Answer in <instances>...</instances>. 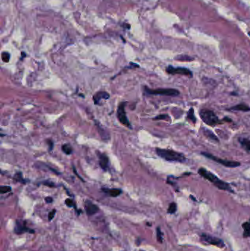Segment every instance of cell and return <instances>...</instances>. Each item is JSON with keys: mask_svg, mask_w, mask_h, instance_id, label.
<instances>
[{"mask_svg": "<svg viewBox=\"0 0 250 251\" xmlns=\"http://www.w3.org/2000/svg\"><path fill=\"white\" fill-rule=\"evenodd\" d=\"M198 173L202 176V177L205 178L206 179H207L208 181H211V183L213 184V185H215L217 188L220 189H222V190L225 191H229L230 192H233V189L230 187V186L229 185V184H227V182H224L223 181L218 179V178L216 176L210 171H208L206 169L201 167V168L199 169Z\"/></svg>", "mask_w": 250, "mask_h": 251, "instance_id": "1", "label": "cell"}, {"mask_svg": "<svg viewBox=\"0 0 250 251\" xmlns=\"http://www.w3.org/2000/svg\"><path fill=\"white\" fill-rule=\"evenodd\" d=\"M155 152H156L158 156L167 161L178 162H186V157L183 156V154L175 151L168 150V149L156 148Z\"/></svg>", "mask_w": 250, "mask_h": 251, "instance_id": "2", "label": "cell"}, {"mask_svg": "<svg viewBox=\"0 0 250 251\" xmlns=\"http://www.w3.org/2000/svg\"><path fill=\"white\" fill-rule=\"evenodd\" d=\"M200 116L206 124L211 125V126L216 125L221 123V121L218 118L216 115L210 110L203 109V110H200Z\"/></svg>", "mask_w": 250, "mask_h": 251, "instance_id": "3", "label": "cell"}, {"mask_svg": "<svg viewBox=\"0 0 250 251\" xmlns=\"http://www.w3.org/2000/svg\"><path fill=\"white\" fill-rule=\"evenodd\" d=\"M145 92L150 95H163L167 96H178L180 92L178 90L173 88H158V89H150L145 87Z\"/></svg>", "mask_w": 250, "mask_h": 251, "instance_id": "4", "label": "cell"}, {"mask_svg": "<svg viewBox=\"0 0 250 251\" xmlns=\"http://www.w3.org/2000/svg\"><path fill=\"white\" fill-rule=\"evenodd\" d=\"M202 155L208 158V159H212L214 162H217V163L221 164L223 166H225L227 167H236L240 166L241 164L239 162H236V161H230V160H226V159H220V158L216 157L214 155H212L211 153H207V152H202Z\"/></svg>", "mask_w": 250, "mask_h": 251, "instance_id": "5", "label": "cell"}, {"mask_svg": "<svg viewBox=\"0 0 250 251\" xmlns=\"http://www.w3.org/2000/svg\"><path fill=\"white\" fill-rule=\"evenodd\" d=\"M125 104H126V102H122L119 104L117 108V116L120 122L122 124L125 125L128 128H132L131 123H130L129 120H128V118L126 116V113H125Z\"/></svg>", "mask_w": 250, "mask_h": 251, "instance_id": "6", "label": "cell"}, {"mask_svg": "<svg viewBox=\"0 0 250 251\" xmlns=\"http://www.w3.org/2000/svg\"><path fill=\"white\" fill-rule=\"evenodd\" d=\"M14 232L16 234H24V233L29 232V233H35V231L33 230H31L30 228H28L27 226V222L25 220L23 219H17L16 221V225L14 227Z\"/></svg>", "mask_w": 250, "mask_h": 251, "instance_id": "7", "label": "cell"}, {"mask_svg": "<svg viewBox=\"0 0 250 251\" xmlns=\"http://www.w3.org/2000/svg\"><path fill=\"white\" fill-rule=\"evenodd\" d=\"M166 71H167L168 74H173V75H175V74H181V75L187 76V77H192L193 76L192 72H191L189 69L186 68H183V67L175 68V67L172 66V65H170V66H168L167 68Z\"/></svg>", "mask_w": 250, "mask_h": 251, "instance_id": "8", "label": "cell"}, {"mask_svg": "<svg viewBox=\"0 0 250 251\" xmlns=\"http://www.w3.org/2000/svg\"><path fill=\"white\" fill-rule=\"evenodd\" d=\"M201 240L203 242H206L208 243L210 245H213L218 246V247H223L224 246V242L221 240L216 237H211V236L207 235L206 234H201Z\"/></svg>", "mask_w": 250, "mask_h": 251, "instance_id": "9", "label": "cell"}, {"mask_svg": "<svg viewBox=\"0 0 250 251\" xmlns=\"http://www.w3.org/2000/svg\"><path fill=\"white\" fill-rule=\"evenodd\" d=\"M85 209L88 216H92L99 212V208L97 205L92 204L90 201H86L85 203Z\"/></svg>", "mask_w": 250, "mask_h": 251, "instance_id": "10", "label": "cell"}, {"mask_svg": "<svg viewBox=\"0 0 250 251\" xmlns=\"http://www.w3.org/2000/svg\"><path fill=\"white\" fill-rule=\"evenodd\" d=\"M109 94L106 91H99L93 95V101L95 104H99L101 99H109Z\"/></svg>", "mask_w": 250, "mask_h": 251, "instance_id": "11", "label": "cell"}, {"mask_svg": "<svg viewBox=\"0 0 250 251\" xmlns=\"http://www.w3.org/2000/svg\"><path fill=\"white\" fill-rule=\"evenodd\" d=\"M98 157H99V164L100 166L104 170H107L109 167V158L106 154L101 153H98Z\"/></svg>", "mask_w": 250, "mask_h": 251, "instance_id": "12", "label": "cell"}, {"mask_svg": "<svg viewBox=\"0 0 250 251\" xmlns=\"http://www.w3.org/2000/svg\"><path fill=\"white\" fill-rule=\"evenodd\" d=\"M102 190L107 193L109 196L113 197V198H116L122 194V190L120 189H102Z\"/></svg>", "mask_w": 250, "mask_h": 251, "instance_id": "13", "label": "cell"}, {"mask_svg": "<svg viewBox=\"0 0 250 251\" xmlns=\"http://www.w3.org/2000/svg\"><path fill=\"white\" fill-rule=\"evenodd\" d=\"M230 110H235V111H243L248 112L250 111V107L245 104H239L234 107H230Z\"/></svg>", "mask_w": 250, "mask_h": 251, "instance_id": "14", "label": "cell"}, {"mask_svg": "<svg viewBox=\"0 0 250 251\" xmlns=\"http://www.w3.org/2000/svg\"><path fill=\"white\" fill-rule=\"evenodd\" d=\"M239 142H240L241 145L242 147L244 148L245 150L250 151V140L247 138H241L239 139Z\"/></svg>", "mask_w": 250, "mask_h": 251, "instance_id": "15", "label": "cell"}, {"mask_svg": "<svg viewBox=\"0 0 250 251\" xmlns=\"http://www.w3.org/2000/svg\"><path fill=\"white\" fill-rule=\"evenodd\" d=\"M203 130H204V131H203V134H204V135L206 136V137H207L208 138L211 139V140H215V141L218 142V139L217 138L216 136L211 131H210V130L206 129V128H204Z\"/></svg>", "mask_w": 250, "mask_h": 251, "instance_id": "16", "label": "cell"}, {"mask_svg": "<svg viewBox=\"0 0 250 251\" xmlns=\"http://www.w3.org/2000/svg\"><path fill=\"white\" fill-rule=\"evenodd\" d=\"M242 226H243L244 230L243 234L244 237V238L249 237H250V222H245V223H244L243 225H242Z\"/></svg>", "mask_w": 250, "mask_h": 251, "instance_id": "17", "label": "cell"}, {"mask_svg": "<svg viewBox=\"0 0 250 251\" xmlns=\"http://www.w3.org/2000/svg\"><path fill=\"white\" fill-rule=\"evenodd\" d=\"M62 150L67 155H70L73 153V148L69 144L63 145L62 146Z\"/></svg>", "mask_w": 250, "mask_h": 251, "instance_id": "18", "label": "cell"}, {"mask_svg": "<svg viewBox=\"0 0 250 251\" xmlns=\"http://www.w3.org/2000/svg\"><path fill=\"white\" fill-rule=\"evenodd\" d=\"M187 118L191 120V122H193L194 123H196V118L195 116H194V112L193 108H191L188 110V115H187Z\"/></svg>", "mask_w": 250, "mask_h": 251, "instance_id": "19", "label": "cell"}, {"mask_svg": "<svg viewBox=\"0 0 250 251\" xmlns=\"http://www.w3.org/2000/svg\"><path fill=\"white\" fill-rule=\"evenodd\" d=\"M14 179L16 181H17L21 182V183H22V184L26 183V181H24V179H23V176H22V174H21V172H18V173H16V174H15Z\"/></svg>", "mask_w": 250, "mask_h": 251, "instance_id": "20", "label": "cell"}, {"mask_svg": "<svg viewBox=\"0 0 250 251\" xmlns=\"http://www.w3.org/2000/svg\"><path fill=\"white\" fill-rule=\"evenodd\" d=\"M10 59V55L8 52H2L1 53V60L4 62H8Z\"/></svg>", "mask_w": 250, "mask_h": 251, "instance_id": "21", "label": "cell"}, {"mask_svg": "<svg viewBox=\"0 0 250 251\" xmlns=\"http://www.w3.org/2000/svg\"><path fill=\"white\" fill-rule=\"evenodd\" d=\"M176 210H177V205H176V204H175V203H172V204H170V205L169 206L168 211H167V212L170 214H173L176 212Z\"/></svg>", "mask_w": 250, "mask_h": 251, "instance_id": "22", "label": "cell"}, {"mask_svg": "<svg viewBox=\"0 0 250 251\" xmlns=\"http://www.w3.org/2000/svg\"><path fill=\"white\" fill-rule=\"evenodd\" d=\"M156 236H157V240H158V242H163V234L162 232H161V229H160V228H156Z\"/></svg>", "mask_w": 250, "mask_h": 251, "instance_id": "23", "label": "cell"}, {"mask_svg": "<svg viewBox=\"0 0 250 251\" xmlns=\"http://www.w3.org/2000/svg\"><path fill=\"white\" fill-rule=\"evenodd\" d=\"M176 59L178 60H181V61H191L194 60L192 57L187 56V55H181V56H179L178 57H176Z\"/></svg>", "mask_w": 250, "mask_h": 251, "instance_id": "24", "label": "cell"}, {"mask_svg": "<svg viewBox=\"0 0 250 251\" xmlns=\"http://www.w3.org/2000/svg\"><path fill=\"white\" fill-rule=\"evenodd\" d=\"M10 191H11V187L9 186H1L0 187V192L1 194L7 193V192H10Z\"/></svg>", "mask_w": 250, "mask_h": 251, "instance_id": "25", "label": "cell"}, {"mask_svg": "<svg viewBox=\"0 0 250 251\" xmlns=\"http://www.w3.org/2000/svg\"><path fill=\"white\" fill-rule=\"evenodd\" d=\"M65 204H66L68 207H74L75 209H76V204H75L74 201L71 199V198H68V199L65 200Z\"/></svg>", "mask_w": 250, "mask_h": 251, "instance_id": "26", "label": "cell"}, {"mask_svg": "<svg viewBox=\"0 0 250 251\" xmlns=\"http://www.w3.org/2000/svg\"><path fill=\"white\" fill-rule=\"evenodd\" d=\"M167 118H169V116L165 114H162V115H160L156 116L155 118H154L153 120H166Z\"/></svg>", "mask_w": 250, "mask_h": 251, "instance_id": "27", "label": "cell"}, {"mask_svg": "<svg viewBox=\"0 0 250 251\" xmlns=\"http://www.w3.org/2000/svg\"><path fill=\"white\" fill-rule=\"evenodd\" d=\"M55 214H56V209H53V210H52L50 212H49V217H48L49 221H51L52 219H53V218L54 217V216H55Z\"/></svg>", "mask_w": 250, "mask_h": 251, "instance_id": "28", "label": "cell"}, {"mask_svg": "<svg viewBox=\"0 0 250 251\" xmlns=\"http://www.w3.org/2000/svg\"><path fill=\"white\" fill-rule=\"evenodd\" d=\"M47 143H48V145H49V151H52V149L54 148V143L53 141H52L51 140H48Z\"/></svg>", "mask_w": 250, "mask_h": 251, "instance_id": "29", "label": "cell"}, {"mask_svg": "<svg viewBox=\"0 0 250 251\" xmlns=\"http://www.w3.org/2000/svg\"><path fill=\"white\" fill-rule=\"evenodd\" d=\"M45 201H46V202L47 203V204H51V203L53 202V198H51V197H46V198H45Z\"/></svg>", "mask_w": 250, "mask_h": 251, "instance_id": "30", "label": "cell"}, {"mask_svg": "<svg viewBox=\"0 0 250 251\" xmlns=\"http://www.w3.org/2000/svg\"><path fill=\"white\" fill-rule=\"evenodd\" d=\"M43 184H44V185H47V186H54V184L52 183V182L45 181L43 182Z\"/></svg>", "mask_w": 250, "mask_h": 251, "instance_id": "31", "label": "cell"}]
</instances>
